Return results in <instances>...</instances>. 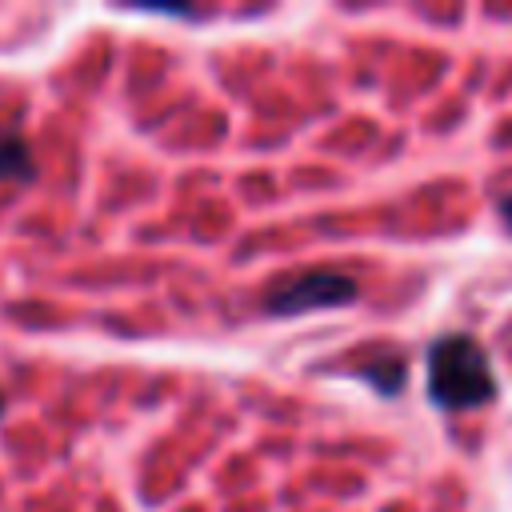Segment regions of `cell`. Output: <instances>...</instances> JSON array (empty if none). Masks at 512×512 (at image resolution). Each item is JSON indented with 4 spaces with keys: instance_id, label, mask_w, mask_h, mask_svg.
<instances>
[{
    "instance_id": "6da1fadb",
    "label": "cell",
    "mask_w": 512,
    "mask_h": 512,
    "mask_svg": "<svg viewBox=\"0 0 512 512\" xmlns=\"http://www.w3.org/2000/svg\"><path fill=\"white\" fill-rule=\"evenodd\" d=\"M428 396L444 412H468L496 396V376L488 352L464 336L448 332L428 348Z\"/></svg>"
},
{
    "instance_id": "7a4b0ae2",
    "label": "cell",
    "mask_w": 512,
    "mask_h": 512,
    "mask_svg": "<svg viewBox=\"0 0 512 512\" xmlns=\"http://www.w3.org/2000/svg\"><path fill=\"white\" fill-rule=\"evenodd\" d=\"M360 296L356 280L336 272V268H312V272H300V276H288L280 280L264 308L276 312V316H300V312H312V308H340V304H352Z\"/></svg>"
},
{
    "instance_id": "3957f363",
    "label": "cell",
    "mask_w": 512,
    "mask_h": 512,
    "mask_svg": "<svg viewBox=\"0 0 512 512\" xmlns=\"http://www.w3.org/2000/svg\"><path fill=\"white\" fill-rule=\"evenodd\" d=\"M32 176H36V168H32V152H28V144H24L20 136L4 132V136H0V180H8V184H24V180H32Z\"/></svg>"
},
{
    "instance_id": "277c9868",
    "label": "cell",
    "mask_w": 512,
    "mask_h": 512,
    "mask_svg": "<svg viewBox=\"0 0 512 512\" xmlns=\"http://www.w3.org/2000/svg\"><path fill=\"white\" fill-rule=\"evenodd\" d=\"M380 392H400L404 388V360L400 356H392V352H384V356H376L372 364H364L360 368Z\"/></svg>"
},
{
    "instance_id": "5b68a950",
    "label": "cell",
    "mask_w": 512,
    "mask_h": 512,
    "mask_svg": "<svg viewBox=\"0 0 512 512\" xmlns=\"http://www.w3.org/2000/svg\"><path fill=\"white\" fill-rule=\"evenodd\" d=\"M500 216H504V220H508V228H512V196H504V200H500Z\"/></svg>"
},
{
    "instance_id": "8992f818",
    "label": "cell",
    "mask_w": 512,
    "mask_h": 512,
    "mask_svg": "<svg viewBox=\"0 0 512 512\" xmlns=\"http://www.w3.org/2000/svg\"><path fill=\"white\" fill-rule=\"evenodd\" d=\"M0 412H4V396H0Z\"/></svg>"
}]
</instances>
